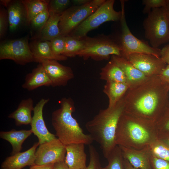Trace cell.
I'll return each mask as SVG.
<instances>
[{
  "instance_id": "8d00e7d4",
  "label": "cell",
  "mask_w": 169,
  "mask_h": 169,
  "mask_svg": "<svg viewBox=\"0 0 169 169\" xmlns=\"http://www.w3.org/2000/svg\"><path fill=\"white\" fill-rule=\"evenodd\" d=\"M152 169H169V161L151 155Z\"/></svg>"
},
{
  "instance_id": "4dcf8cb0",
  "label": "cell",
  "mask_w": 169,
  "mask_h": 169,
  "mask_svg": "<svg viewBox=\"0 0 169 169\" xmlns=\"http://www.w3.org/2000/svg\"><path fill=\"white\" fill-rule=\"evenodd\" d=\"M71 2L69 0L49 1L48 8L50 14L61 15L69 8Z\"/></svg>"
},
{
  "instance_id": "ffe728a7",
  "label": "cell",
  "mask_w": 169,
  "mask_h": 169,
  "mask_svg": "<svg viewBox=\"0 0 169 169\" xmlns=\"http://www.w3.org/2000/svg\"><path fill=\"white\" fill-rule=\"evenodd\" d=\"M33 104L31 98L22 100L16 110L10 114L8 117L14 119L17 126L30 125L32 119L31 113L34 109Z\"/></svg>"
},
{
  "instance_id": "d4e9b609",
  "label": "cell",
  "mask_w": 169,
  "mask_h": 169,
  "mask_svg": "<svg viewBox=\"0 0 169 169\" xmlns=\"http://www.w3.org/2000/svg\"><path fill=\"white\" fill-rule=\"evenodd\" d=\"M100 78L106 82L127 83L125 76L121 68L112 59L102 68Z\"/></svg>"
},
{
  "instance_id": "7a4b0ae2",
  "label": "cell",
  "mask_w": 169,
  "mask_h": 169,
  "mask_svg": "<svg viewBox=\"0 0 169 169\" xmlns=\"http://www.w3.org/2000/svg\"><path fill=\"white\" fill-rule=\"evenodd\" d=\"M123 97L114 106L101 110L85 124V128L96 142L106 159L117 146L115 134L119 120L124 112Z\"/></svg>"
},
{
  "instance_id": "7dc6e473",
  "label": "cell",
  "mask_w": 169,
  "mask_h": 169,
  "mask_svg": "<svg viewBox=\"0 0 169 169\" xmlns=\"http://www.w3.org/2000/svg\"><path fill=\"white\" fill-rule=\"evenodd\" d=\"M167 14L169 20V0H167V4L166 7Z\"/></svg>"
},
{
  "instance_id": "60d3db41",
  "label": "cell",
  "mask_w": 169,
  "mask_h": 169,
  "mask_svg": "<svg viewBox=\"0 0 169 169\" xmlns=\"http://www.w3.org/2000/svg\"><path fill=\"white\" fill-rule=\"evenodd\" d=\"M158 139L169 147V134L166 133H158Z\"/></svg>"
},
{
  "instance_id": "ba28073f",
  "label": "cell",
  "mask_w": 169,
  "mask_h": 169,
  "mask_svg": "<svg viewBox=\"0 0 169 169\" xmlns=\"http://www.w3.org/2000/svg\"><path fill=\"white\" fill-rule=\"evenodd\" d=\"M105 1L91 0L82 5H73L69 7L60 15L59 26L61 35L65 37L69 35Z\"/></svg>"
},
{
  "instance_id": "cb8c5ba5",
  "label": "cell",
  "mask_w": 169,
  "mask_h": 169,
  "mask_svg": "<svg viewBox=\"0 0 169 169\" xmlns=\"http://www.w3.org/2000/svg\"><path fill=\"white\" fill-rule=\"evenodd\" d=\"M129 88L126 83L106 82L103 91L108 98V107L110 108L115 106L123 97Z\"/></svg>"
},
{
  "instance_id": "484cf974",
  "label": "cell",
  "mask_w": 169,
  "mask_h": 169,
  "mask_svg": "<svg viewBox=\"0 0 169 169\" xmlns=\"http://www.w3.org/2000/svg\"><path fill=\"white\" fill-rule=\"evenodd\" d=\"M50 14L48 20L41 30V38L43 41H50L61 35L59 26L61 15Z\"/></svg>"
},
{
  "instance_id": "7402d4cb",
  "label": "cell",
  "mask_w": 169,
  "mask_h": 169,
  "mask_svg": "<svg viewBox=\"0 0 169 169\" xmlns=\"http://www.w3.org/2000/svg\"><path fill=\"white\" fill-rule=\"evenodd\" d=\"M32 133L31 129L16 130L13 129L9 131H1L0 137L11 144L12 147L11 155H13L20 152L23 143Z\"/></svg>"
},
{
  "instance_id": "7bdbcfd3",
  "label": "cell",
  "mask_w": 169,
  "mask_h": 169,
  "mask_svg": "<svg viewBox=\"0 0 169 169\" xmlns=\"http://www.w3.org/2000/svg\"><path fill=\"white\" fill-rule=\"evenodd\" d=\"M54 169H69V168L64 161L54 164Z\"/></svg>"
},
{
  "instance_id": "e575fe53",
  "label": "cell",
  "mask_w": 169,
  "mask_h": 169,
  "mask_svg": "<svg viewBox=\"0 0 169 169\" xmlns=\"http://www.w3.org/2000/svg\"><path fill=\"white\" fill-rule=\"evenodd\" d=\"M89 151L90 161L88 165L84 169H98L101 165L99 156L95 147L92 145H89Z\"/></svg>"
},
{
  "instance_id": "6da1fadb",
  "label": "cell",
  "mask_w": 169,
  "mask_h": 169,
  "mask_svg": "<svg viewBox=\"0 0 169 169\" xmlns=\"http://www.w3.org/2000/svg\"><path fill=\"white\" fill-rule=\"evenodd\" d=\"M169 86L159 75L149 77L145 81L128 90L124 95V113L155 122L169 100Z\"/></svg>"
},
{
  "instance_id": "277c9868",
  "label": "cell",
  "mask_w": 169,
  "mask_h": 169,
  "mask_svg": "<svg viewBox=\"0 0 169 169\" xmlns=\"http://www.w3.org/2000/svg\"><path fill=\"white\" fill-rule=\"evenodd\" d=\"M60 108L52 114V124L58 139L65 146L74 143L90 145L94 140L90 135L84 134L73 117L74 102L70 98H63Z\"/></svg>"
},
{
  "instance_id": "f35d334b",
  "label": "cell",
  "mask_w": 169,
  "mask_h": 169,
  "mask_svg": "<svg viewBox=\"0 0 169 169\" xmlns=\"http://www.w3.org/2000/svg\"><path fill=\"white\" fill-rule=\"evenodd\" d=\"M160 58L167 65H169V44L161 49Z\"/></svg>"
},
{
  "instance_id": "8992f818",
  "label": "cell",
  "mask_w": 169,
  "mask_h": 169,
  "mask_svg": "<svg viewBox=\"0 0 169 169\" xmlns=\"http://www.w3.org/2000/svg\"><path fill=\"white\" fill-rule=\"evenodd\" d=\"M145 37L151 47L158 48L169 40V20L166 8L152 9L143 23Z\"/></svg>"
},
{
  "instance_id": "603a6c76",
  "label": "cell",
  "mask_w": 169,
  "mask_h": 169,
  "mask_svg": "<svg viewBox=\"0 0 169 169\" xmlns=\"http://www.w3.org/2000/svg\"><path fill=\"white\" fill-rule=\"evenodd\" d=\"M31 51L33 53L34 62H38L43 60L63 61L68 58L63 55H58L54 54L51 47L50 41H43L36 43Z\"/></svg>"
},
{
  "instance_id": "ee69618b",
  "label": "cell",
  "mask_w": 169,
  "mask_h": 169,
  "mask_svg": "<svg viewBox=\"0 0 169 169\" xmlns=\"http://www.w3.org/2000/svg\"><path fill=\"white\" fill-rule=\"evenodd\" d=\"M91 0H73L71 1L74 6H81L85 4Z\"/></svg>"
},
{
  "instance_id": "d6986e66",
  "label": "cell",
  "mask_w": 169,
  "mask_h": 169,
  "mask_svg": "<svg viewBox=\"0 0 169 169\" xmlns=\"http://www.w3.org/2000/svg\"><path fill=\"white\" fill-rule=\"evenodd\" d=\"M52 83L42 65L40 64L32 71L28 74L22 87L28 91L42 86H51Z\"/></svg>"
},
{
  "instance_id": "ac0fdd59",
  "label": "cell",
  "mask_w": 169,
  "mask_h": 169,
  "mask_svg": "<svg viewBox=\"0 0 169 169\" xmlns=\"http://www.w3.org/2000/svg\"><path fill=\"white\" fill-rule=\"evenodd\" d=\"M111 59L124 72L129 88L139 84L149 77L136 68L128 60L123 57L113 55Z\"/></svg>"
},
{
  "instance_id": "2e32d148",
  "label": "cell",
  "mask_w": 169,
  "mask_h": 169,
  "mask_svg": "<svg viewBox=\"0 0 169 169\" xmlns=\"http://www.w3.org/2000/svg\"><path fill=\"white\" fill-rule=\"evenodd\" d=\"M119 146L124 159L133 167L138 169H152L151 162V155L149 146L141 150Z\"/></svg>"
},
{
  "instance_id": "5b68a950",
  "label": "cell",
  "mask_w": 169,
  "mask_h": 169,
  "mask_svg": "<svg viewBox=\"0 0 169 169\" xmlns=\"http://www.w3.org/2000/svg\"><path fill=\"white\" fill-rule=\"evenodd\" d=\"M85 44L83 49L77 56L84 60L90 58L96 61L108 59L110 55L122 56V50L120 42L112 37L101 35L84 38Z\"/></svg>"
},
{
  "instance_id": "9a60e30c",
  "label": "cell",
  "mask_w": 169,
  "mask_h": 169,
  "mask_svg": "<svg viewBox=\"0 0 169 169\" xmlns=\"http://www.w3.org/2000/svg\"><path fill=\"white\" fill-rule=\"evenodd\" d=\"M39 144L35 143L29 149L6 158L1 165V169H22L35 165V152Z\"/></svg>"
},
{
  "instance_id": "9c48e42d",
  "label": "cell",
  "mask_w": 169,
  "mask_h": 169,
  "mask_svg": "<svg viewBox=\"0 0 169 169\" xmlns=\"http://www.w3.org/2000/svg\"><path fill=\"white\" fill-rule=\"evenodd\" d=\"M121 16L120 20L121 34L120 43L122 50V57L133 53L152 55L160 58L161 49L150 46L147 43L136 38L131 33L126 21L125 1H120Z\"/></svg>"
},
{
  "instance_id": "8fae6325",
  "label": "cell",
  "mask_w": 169,
  "mask_h": 169,
  "mask_svg": "<svg viewBox=\"0 0 169 169\" xmlns=\"http://www.w3.org/2000/svg\"><path fill=\"white\" fill-rule=\"evenodd\" d=\"M65 147L57 138L39 144L35 152V164H54L64 161Z\"/></svg>"
},
{
  "instance_id": "3957f363",
  "label": "cell",
  "mask_w": 169,
  "mask_h": 169,
  "mask_svg": "<svg viewBox=\"0 0 169 169\" xmlns=\"http://www.w3.org/2000/svg\"><path fill=\"white\" fill-rule=\"evenodd\" d=\"M158 135L155 122L139 118L124 112L117 125L115 141L118 146L141 150L157 140Z\"/></svg>"
},
{
  "instance_id": "c3c4849f",
  "label": "cell",
  "mask_w": 169,
  "mask_h": 169,
  "mask_svg": "<svg viewBox=\"0 0 169 169\" xmlns=\"http://www.w3.org/2000/svg\"></svg>"
},
{
  "instance_id": "5bb4252c",
  "label": "cell",
  "mask_w": 169,
  "mask_h": 169,
  "mask_svg": "<svg viewBox=\"0 0 169 169\" xmlns=\"http://www.w3.org/2000/svg\"><path fill=\"white\" fill-rule=\"evenodd\" d=\"M49 100V98L41 99L34 107L33 110V115L30 124L31 130L37 137L39 144L57 138L54 135L48 131L43 117V108Z\"/></svg>"
},
{
  "instance_id": "681fc988",
  "label": "cell",
  "mask_w": 169,
  "mask_h": 169,
  "mask_svg": "<svg viewBox=\"0 0 169 169\" xmlns=\"http://www.w3.org/2000/svg\"></svg>"
},
{
  "instance_id": "e0dca14e",
  "label": "cell",
  "mask_w": 169,
  "mask_h": 169,
  "mask_svg": "<svg viewBox=\"0 0 169 169\" xmlns=\"http://www.w3.org/2000/svg\"><path fill=\"white\" fill-rule=\"evenodd\" d=\"M85 145L83 143H74L66 146L64 161L69 169H84L86 167Z\"/></svg>"
},
{
  "instance_id": "52a82bcc",
  "label": "cell",
  "mask_w": 169,
  "mask_h": 169,
  "mask_svg": "<svg viewBox=\"0 0 169 169\" xmlns=\"http://www.w3.org/2000/svg\"><path fill=\"white\" fill-rule=\"evenodd\" d=\"M114 0H106L92 14L81 23L69 35L82 39L87 36L90 31L95 29L104 23L120 20L121 11L114 8Z\"/></svg>"
},
{
  "instance_id": "74e56055",
  "label": "cell",
  "mask_w": 169,
  "mask_h": 169,
  "mask_svg": "<svg viewBox=\"0 0 169 169\" xmlns=\"http://www.w3.org/2000/svg\"><path fill=\"white\" fill-rule=\"evenodd\" d=\"M8 21V16L6 15L3 10L1 9L0 12V36L2 37L6 30Z\"/></svg>"
},
{
  "instance_id": "bcb514c9",
  "label": "cell",
  "mask_w": 169,
  "mask_h": 169,
  "mask_svg": "<svg viewBox=\"0 0 169 169\" xmlns=\"http://www.w3.org/2000/svg\"><path fill=\"white\" fill-rule=\"evenodd\" d=\"M1 2H2V4L4 6L8 7L11 2V0H1Z\"/></svg>"
},
{
  "instance_id": "83f0119b",
  "label": "cell",
  "mask_w": 169,
  "mask_h": 169,
  "mask_svg": "<svg viewBox=\"0 0 169 169\" xmlns=\"http://www.w3.org/2000/svg\"><path fill=\"white\" fill-rule=\"evenodd\" d=\"M84 38L79 39L70 35L65 37V45L63 55L67 57H73L84 48Z\"/></svg>"
},
{
  "instance_id": "7c38bea8",
  "label": "cell",
  "mask_w": 169,
  "mask_h": 169,
  "mask_svg": "<svg viewBox=\"0 0 169 169\" xmlns=\"http://www.w3.org/2000/svg\"><path fill=\"white\" fill-rule=\"evenodd\" d=\"M123 57L147 77L159 75L167 65L160 58L151 54L133 53Z\"/></svg>"
},
{
  "instance_id": "836d02e7",
  "label": "cell",
  "mask_w": 169,
  "mask_h": 169,
  "mask_svg": "<svg viewBox=\"0 0 169 169\" xmlns=\"http://www.w3.org/2000/svg\"><path fill=\"white\" fill-rule=\"evenodd\" d=\"M65 37L61 35L50 41L51 49L55 54L63 55L65 47Z\"/></svg>"
},
{
  "instance_id": "b9f144b4",
  "label": "cell",
  "mask_w": 169,
  "mask_h": 169,
  "mask_svg": "<svg viewBox=\"0 0 169 169\" xmlns=\"http://www.w3.org/2000/svg\"><path fill=\"white\" fill-rule=\"evenodd\" d=\"M54 165H40L35 164L31 166L29 169H54Z\"/></svg>"
},
{
  "instance_id": "44dd1931",
  "label": "cell",
  "mask_w": 169,
  "mask_h": 169,
  "mask_svg": "<svg viewBox=\"0 0 169 169\" xmlns=\"http://www.w3.org/2000/svg\"><path fill=\"white\" fill-rule=\"evenodd\" d=\"M8 7L9 29L11 32H14L17 30L24 22H26V11L22 1H11Z\"/></svg>"
},
{
  "instance_id": "4316f807",
  "label": "cell",
  "mask_w": 169,
  "mask_h": 169,
  "mask_svg": "<svg viewBox=\"0 0 169 169\" xmlns=\"http://www.w3.org/2000/svg\"><path fill=\"white\" fill-rule=\"evenodd\" d=\"M49 1L44 0H22L26 12V22L30 23L34 17L48 9Z\"/></svg>"
},
{
  "instance_id": "f546056e",
  "label": "cell",
  "mask_w": 169,
  "mask_h": 169,
  "mask_svg": "<svg viewBox=\"0 0 169 169\" xmlns=\"http://www.w3.org/2000/svg\"><path fill=\"white\" fill-rule=\"evenodd\" d=\"M152 156L169 161V147L158 139L149 146Z\"/></svg>"
},
{
  "instance_id": "f1b7e54d",
  "label": "cell",
  "mask_w": 169,
  "mask_h": 169,
  "mask_svg": "<svg viewBox=\"0 0 169 169\" xmlns=\"http://www.w3.org/2000/svg\"><path fill=\"white\" fill-rule=\"evenodd\" d=\"M107 166L102 167L101 165L98 169H126L125 159L120 147L117 145L106 158Z\"/></svg>"
},
{
  "instance_id": "4fadbf2b",
  "label": "cell",
  "mask_w": 169,
  "mask_h": 169,
  "mask_svg": "<svg viewBox=\"0 0 169 169\" xmlns=\"http://www.w3.org/2000/svg\"><path fill=\"white\" fill-rule=\"evenodd\" d=\"M51 82V86H64L74 77L71 68L64 66L55 60H43L40 62Z\"/></svg>"
},
{
  "instance_id": "d590c367",
  "label": "cell",
  "mask_w": 169,
  "mask_h": 169,
  "mask_svg": "<svg viewBox=\"0 0 169 169\" xmlns=\"http://www.w3.org/2000/svg\"><path fill=\"white\" fill-rule=\"evenodd\" d=\"M142 4L145 5L143 12L149 13L151 9L166 8L167 0H143Z\"/></svg>"
},
{
  "instance_id": "1f68e13d",
  "label": "cell",
  "mask_w": 169,
  "mask_h": 169,
  "mask_svg": "<svg viewBox=\"0 0 169 169\" xmlns=\"http://www.w3.org/2000/svg\"><path fill=\"white\" fill-rule=\"evenodd\" d=\"M158 133L169 132V99L162 113L156 122Z\"/></svg>"
},
{
  "instance_id": "d6a6232c",
  "label": "cell",
  "mask_w": 169,
  "mask_h": 169,
  "mask_svg": "<svg viewBox=\"0 0 169 169\" xmlns=\"http://www.w3.org/2000/svg\"><path fill=\"white\" fill-rule=\"evenodd\" d=\"M50 15L48 8L34 17L30 23L34 28L41 31L48 20Z\"/></svg>"
},
{
  "instance_id": "f6af8a7d",
  "label": "cell",
  "mask_w": 169,
  "mask_h": 169,
  "mask_svg": "<svg viewBox=\"0 0 169 169\" xmlns=\"http://www.w3.org/2000/svg\"><path fill=\"white\" fill-rule=\"evenodd\" d=\"M125 164L126 169H138L133 167L130 163L125 159Z\"/></svg>"
},
{
  "instance_id": "30bf717a",
  "label": "cell",
  "mask_w": 169,
  "mask_h": 169,
  "mask_svg": "<svg viewBox=\"0 0 169 169\" xmlns=\"http://www.w3.org/2000/svg\"><path fill=\"white\" fill-rule=\"evenodd\" d=\"M8 59L24 65L34 62L33 53L26 38L6 41L0 44V59Z\"/></svg>"
},
{
  "instance_id": "ab89813d",
  "label": "cell",
  "mask_w": 169,
  "mask_h": 169,
  "mask_svg": "<svg viewBox=\"0 0 169 169\" xmlns=\"http://www.w3.org/2000/svg\"><path fill=\"white\" fill-rule=\"evenodd\" d=\"M159 75L169 86V65H166Z\"/></svg>"
}]
</instances>
